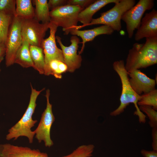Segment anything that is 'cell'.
<instances>
[{
  "mask_svg": "<svg viewBox=\"0 0 157 157\" xmlns=\"http://www.w3.org/2000/svg\"><path fill=\"white\" fill-rule=\"evenodd\" d=\"M157 63V38H146L144 43L133 44L125 64L128 72L146 68Z\"/></svg>",
  "mask_w": 157,
  "mask_h": 157,
  "instance_id": "6da1fadb",
  "label": "cell"
},
{
  "mask_svg": "<svg viewBox=\"0 0 157 157\" xmlns=\"http://www.w3.org/2000/svg\"><path fill=\"white\" fill-rule=\"evenodd\" d=\"M113 68L120 77L122 83V90L120 98V104L115 110L111 112L110 115L115 116L122 113L130 103H133L136 108L134 114L139 117L140 123H144L147 117L139 109L137 102L140 95L138 94L131 88L129 81L128 74L125 67L124 60H120L114 62Z\"/></svg>",
  "mask_w": 157,
  "mask_h": 157,
  "instance_id": "7a4b0ae2",
  "label": "cell"
},
{
  "mask_svg": "<svg viewBox=\"0 0 157 157\" xmlns=\"http://www.w3.org/2000/svg\"><path fill=\"white\" fill-rule=\"evenodd\" d=\"M30 84L31 92L27 108L20 120L9 130L8 133L6 136L7 140L13 138L16 140L19 137L22 136L27 137L30 143L33 142L35 133L34 131H31V129L37 122V120H33L32 115L37 105L36 102L37 98L45 88L38 91L33 88L31 83Z\"/></svg>",
  "mask_w": 157,
  "mask_h": 157,
  "instance_id": "3957f363",
  "label": "cell"
},
{
  "mask_svg": "<svg viewBox=\"0 0 157 157\" xmlns=\"http://www.w3.org/2000/svg\"><path fill=\"white\" fill-rule=\"evenodd\" d=\"M83 9L79 6L66 5L55 8L50 12V22L62 28L67 35L76 28L79 13Z\"/></svg>",
  "mask_w": 157,
  "mask_h": 157,
  "instance_id": "277c9868",
  "label": "cell"
},
{
  "mask_svg": "<svg viewBox=\"0 0 157 157\" xmlns=\"http://www.w3.org/2000/svg\"><path fill=\"white\" fill-rule=\"evenodd\" d=\"M113 7L101 14L100 16L93 19L88 26L102 24L109 26L114 31H119L122 28V17L126 11L134 6L135 0H119Z\"/></svg>",
  "mask_w": 157,
  "mask_h": 157,
  "instance_id": "5b68a950",
  "label": "cell"
},
{
  "mask_svg": "<svg viewBox=\"0 0 157 157\" xmlns=\"http://www.w3.org/2000/svg\"><path fill=\"white\" fill-rule=\"evenodd\" d=\"M50 22L40 23L34 18L22 19L21 33L22 40L28 42L30 45L42 48L46 32L49 29Z\"/></svg>",
  "mask_w": 157,
  "mask_h": 157,
  "instance_id": "8992f818",
  "label": "cell"
},
{
  "mask_svg": "<svg viewBox=\"0 0 157 157\" xmlns=\"http://www.w3.org/2000/svg\"><path fill=\"white\" fill-rule=\"evenodd\" d=\"M154 5L153 0H140L123 14L121 20L126 24L129 38H132L134 30L139 27L142 17L145 11L152 9Z\"/></svg>",
  "mask_w": 157,
  "mask_h": 157,
  "instance_id": "52a82bcc",
  "label": "cell"
},
{
  "mask_svg": "<svg viewBox=\"0 0 157 157\" xmlns=\"http://www.w3.org/2000/svg\"><path fill=\"white\" fill-rule=\"evenodd\" d=\"M50 94V90H47L45 95L46 107L42 115L37 128L34 131L35 138L38 142L40 143L43 141L45 147H49L53 144L51 138L50 131L51 126L55 120L52 110V105L49 102Z\"/></svg>",
  "mask_w": 157,
  "mask_h": 157,
  "instance_id": "ba28073f",
  "label": "cell"
},
{
  "mask_svg": "<svg viewBox=\"0 0 157 157\" xmlns=\"http://www.w3.org/2000/svg\"><path fill=\"white\" fill-rule=\"evenodd\" d=\"M21 22V19L14 16L9 28L5 45V63L7 67L14 63L16 53L22 42Z\"/></svg>",
  "mask_w": 157,
  "mask_h": 157,
  "instance_id": "9c48e42d",
  "label": "cell"
},
{
  "mask_svg": "<svg viewBox=\"0 0 157 157\" xmlns=\"http://www.w3.org/2000/svg\"><path fill=\"white\" fill-rule=\"evenodd\" d=\"M58 27L50 22L49 35L44 40L42 45L45 63L44 74L46 76H48L49 64L51 60H56L65 63L62 51L57 47L56 44L55 34Z\"/></svg>",
  "mask_w": 157,
  "mask_h": 157,
  "instance_id": "30bf717a",
  "label": "cell"
},
{
  "mask_svg": "<svg viewBox=\"0 0 157 157\" xmlns=\"http://www.w3.org/2000/svg\"><path fill=\"white\" fill-rule=\"evenodd\" d=\"M56 38L61 49L64 62L67 67V71L74 72L80 67L82 60L81 56L77 54L80 39L76 36H72L70 38L71 44L67 47L63 44L60 37L56 36Z\"/></svg>",
  "mask_w": 157,
  "mask_h": 157,
  "instance_id": "8fae6325",
  "label": "cell"
},
{
  "mask_svg": "<svg viewBox=\"0 0 157 157\" xmlns=\"http://www.w3.org/2000/svg\"><path fill=\"white\" fill-rule=\"evenodd\" d=\"M129 81L133 90L140 95L155 88L157 83L155 79L148 77L139 69H135L128 73Z\"/></svg>",
  "mask_w": 157,
  "mask_h": 157,
  "instance_id": "7c38bea8",
  "label": "cell"
},
{
  "mask_svg": "<svg viewBox=\"0 0 157 157\" xmlns=\"http://www.w3.org/2000/svg\"><path fill=\"white\" fill-rule=\"evenodd\" d=\"M144 38H157V11L154 9L142 19L134 39L138 41Z\"/></svg>",
  "mask_w": 157,
  "mask_h": 157,
  "instance_id": "4fadbf2b",
  "label": "cell"
},
{
  "mask_svg": "<svg viewBox=\"0 0 157 157\" xmlns=\"http://www.w3.org/2000/svg\"><path fill=\"white\" fill-rule=\"evenodd\" d=\"M0 157H49L46 153L38 149L14 145L9 143L0 144Z\"/></svg>",
  "mask_w": 157,
  "mask_h": 157,
  "instance_id": "5bb4252c",
  "label": "cell"
},
{
  "mask_svg": "<svg viewBox=\"0 0 157 157\" xmlns=\"http://www.w3.org/2000/svg\"><path fill=\"white\" fill-rule=\"evenodd\" d=\"M114 31L109 26L103 25L92 29L84 30H80L76 28L72 30L70 33L73 35L79 36L82 39L81 43L82 45L79 52V54L80 55L83 52L86 42L92 41L96 37L99 35L112 34Z\"/></svg>",
  "mask_w": 157,
  "mask_h": 157,
  "instance_id": "9a60e30c",
  "label": "cell"
},
{
  "mask_svg": "<svg viewBox=\"0 0 157 157\" xmlns=\"http://www.w3.org/2000/svg\"><path fill=\"white\" fill-rule=\"evenodd\" d=\"M119 0H97L90 4L86 8L82 10L78 17V22L83 25L77 26L78 29L88 26L92 20L93 15L102 8L109 3H115Z\"/></svg>",
  "mask_w": 157,
  "mask_h": 157,
  "instance_id": "2e32d148",
  "label": "cell"
},
{
  "mask_svg": "<svg viewBox=\"0 0 157 157\" xmlns=\"http://www.w3.org/2000/svg\"><path fill=\"white\" fill-rule=\"evenodd\" d=\"M22 41L21 46L16 53L14 63L17 64L24 68H33L29 50L30 45L26 41Z\"/></svg>",
  "mask_w": 157,
  "mask_h": 157,
  "instance_id": "e0dca14e",
  "label": "cell"
},
{
  "mask_svg": "<svg viewBox=\"0 0 157 157\" xmlns=\"http://www.w3.org/2000/svg\"><path fill=\"white\" fill-rule=\"evenodd\" d=\"M31 0H15L16 15L22 19L34 18V9Z\"/></svg>",
  "mask_w": 157,
  "mask_h": 157,
  "instance_id": "ac0fdd59",
  "label": "cell"
},
{
  "mask_svg": "<svg viewBox=\"0 0 157 157\" xmlns=\"http://www.w3.org/2000/svg\"><path fill=\"white\" fill-rule=\"evenodd\" d=\"M35 6L34 18L42 23H49L50 21L49 9L47 0H34Z\"/></svg>",
  "mask_w": 157,
  "mask_h": 157,
  "instance_id": "d6986e66",
  "label": "cell"
},
{
  "mask_svg": "<svg viewBox=\"0 0 157 157\" xmlns=\"http://www.w3.org/2000/svg\"><path fill=\"white\" fill-rule=\"evenodd\" d=\"M29 50L33 68L41 74H44L45 68L44 55L41 47L30 45Z\"/></svg>",
  "mask_w": 157,
  "mask_h": 157,
  "instance_id": "ffe728a7",
  "label": "cell"
},
{
  "mask_svg": "<svg viewBox=\"0 0 157 157\" xmlns=\"http://www.w3.org/2000/svg\"><path fill=\"white\" fill-rule=\"evenodd\" d=\"M14 16L0 12V43L6 45L9 28Z\"/></svg>",
  "mask_w": 157,
  "mask_h": 157,
  "instance_id": "44dd1931",
  "label": "cell"
},
{
  "mask_svg": "<svg viewBox=\"0 0 157 157\" xmlns=\"http://www.w3.org/2000/svg\"><path fill=\"white\" fill-rule=\"evenodd\" d=\"M67 70V66L64 63L58 60H53L49 64L48 76L52 75L57 78L60 79L62 77V74Z\"/></svg>",
  "mask_w": 157,
  "mask_h": 157,
  "instance_id": "7402d4cb",
  "label": "cell"
},
{
  "mask_svg": "<svg viewBox=\"0 0 157 157\" xmlns=\"http://www.w3.org/2000/svg\"><path fill=\"white\" fill-rule=\"evenodd\" d=\"M139 106H148L152 107L155 110H157V90L155 89L148 93L140 95L137 102Z\"/></svg>",
  "mask_w": 157,
  "mask_h": 157,
  "instance_id": "603a6c76",
  "label": "cell"
},
{
  "mask_svg": "<svg viewBox=\"0 0 157 157\" xmlns=\"http://www.w3.org/2000/svg\"><path fill=\"white\" fill-rule=\"evenodd\" d=\"M94 148V146L92 144L82 145L71 153L62 157H90L92 156Z\"/></svg>",
  "mask_w": 157,
  "mask_h": 157,
  "instance_id": "cb8c5ba5",
  "label": "cell"
},
{
  "mask_svg": "<svg viewBox=\"0 0 157 157\" xmlns=\"http://www.w3.org/2000/svg\"><path fill=\"white\" fill-rule=\"evenodd\" d=\"M0 12L15 16V0H0Z\"/></svg>",
  "mask_w": 157,
  "mask_h": 157,
  "instance_id": "d4e9b609",
  "label": "cell"
},
{
  "mask_svg": "<svg viewBox=\"0 0 157 157\" xmlns=\"http://www.w3.org/2000/svg\"><path fill=\"white\" fill-rule=\"evenodd\" d=\"M141 111L145 113L149 119V124L152 128L157 127V112L152 107L148 106H141L139 107Z\"/></svg>",
  "mask_w": 157,
  "mask_h": 157,
  "instance_id": "484cf974",
  "label": "cell"
},
{
  "mask_svg": "<svg viewBox=\"0 0 157 157\" xmlns=\"http://www.w3.org/2000/svg\"><path fill=\"white\" fill-rule=\"evenodd\" d=\"M95 1V0H68L67 5L78 6L84 9Z\"/></svg>",
  "mask_w": 157,
  "mask_h": 157,
  "instance_id": "4316f807",
  "label": "cell"
},
{
  "mask_svg": "<svg viewBox=\"0 0 157 157\" xmlns=\"http://www.w3.org/2000/svg\"><path fill=\"white\" fill-rule=\"evenodd\" d=\"M67 0H49L48 4L49 10H52L57 8L67 5Z\"/></svg>",
  "mask_w": 157,
  "mask_h": 157,
  "instance_id": "83f0119b",
  "label": "cell"
},
{
  "mask_svg": "<svg viewBox=\"0 0 157 157\" xmlns=\"http://www.w3.org/2000/svg\"><path fill=\"white\" fill-rule=\"evenodd\" d=\"M151 135L152 139V146L153 150L157 151V127L152 128Z\"/></svg>",
  "mask_w": 157,
  "mask_h": 157,
  "instance_id": "f1b7e54d",
  "label": "cell"
},
{
  "mask_svg": "<svg viewBox=\"0 0 157 157\" xmlns=\"http://www.w3.org/2000/svg\"><path fill=\"white\" fill-rule=\"evenodd\" d=\"M140 153L144 157H157V151L153 150L148 151L144 149H142Z\"/></svg>",
  "mask_w": 157,
  "mask_h": 157,
  "instance_id": "f546056e",
  "label": "cell"
},
{
  "mask_svg": "<svg viewBox=\"0 0 157 157\" xmlns=\"http://www.w3.org/2000/svg\"><path fill=\"white\" fill-rule=\"evenodd\" d=\"M6 47L5 44L0 43V60L5 55Z\"/></svg>",
  "mask_w": 157,
  "mask_h": 157,
  "instance_id": "4dcf8cb0",
  "label": "cell"
},
{
  "mask_svg": "<svg viewBox=\"0 0 157 157\" xmlns=\"http://www.w3.org/2000/svg\"><path fill=\"white\" fill-rule=\"evenodd\" d=\"M3 58L2 59H1L0 60V64L1 63V62H2V61L3 60ZM1 71V69H0V72Z\"/></svg>",
  "mask_w": 157,
  "mask_h": 157,
  "instance_id": "1f68e13d",
  "label": "cell"
}]
</instances>
